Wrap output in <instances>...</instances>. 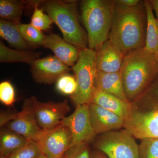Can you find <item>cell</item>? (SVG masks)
I'll use <instances>...</instances> for the list:
<instances>
[{
    "instance_id": "obj_1",
    "label": "cell",
    "mask_w": 158,
    "mask_h": 158,
    "mask_svg": "<svg viewBox=\"0 0 158 158\" xmlns=\"http://www.w3.org/2000/svg\"><path fill=\"white\" fill-rule=\"evenodd\" d=\"M147 13L144 1L134 7L122 6L115 1L109 40L126 56L144 48L147 30Z\"/></svg>"
},
{
    "instance_id": "obj_2",
    "label": "cell",
    "mask_w": 158,
    "mask_h": 158,
    "mask_svg": "<svg viewBox=\"0 0 158 158\" xmlns=\"http://www.w3.org/2000/svg\"><path fill=\"white\" fill-rule=\"evenodd\" d=\"M120 72L126 98L132 102L158 74L155 54L144 48L128 54L125 56Z\"/></svg>"
},
{
    "instance_id": "obj_3",
    "label": "cell",
    "mask_w": 158,
    "mask_h": 158,
    "mask_svg": "<svg viewBox=\"0 0 158 158\" xmlns=\"http://www.w3.org/2000/svg\"><path fill=\"white\" fill-rule=\"evenodd\" d=\"M115 1L86 0L82 2L81 17L87 32L89 48L98 51L109 40Z\"/></svg>"
},
{
    "instance_id": "obj_4",
    "label": "cell",
    "mask_w": 158,
    "mask_h": 158,
    "mask_svg": "<svg viewBox=\"0 0 158 158\" xmlns=\"http://www.w3.org/2000/svg\"><path fill=\"white\" fill-rule=\"evenodd\" d=\"M42 9L58 26L63 39L80 50L87 48L88 35L79 22L76 1H43Z\"/></svg>"
},
{
    "instance_id": "obj_5",
    "label": "cell",
    "mask_w": 158,
    "mask_h": 158,
    "mask_svg": "<svg viewBox=\"0 0 158 158\" xmlns=\"http://www.w3.org/2000/svg\"><path fill=\"white\" fill-rule=\"evenodd\" d=\"M96 56V51L93 50L89 48L80 50L78 59L72 67L77 88L71 98L76 106L91 102L98 72Z\"/></svg>"
},
{
    "instance_id": "obj_6",
    "label": "cell",
    "mask_w": 158,
    "mask_h": 158,
    "mask_svg": "<svg viewBox=\"0 0 158 158\" xmlns=\"http://www.w3.org/2000/svg\"><path fill=\"white\" fill-rule=\"evenodd\" d=\"M126 129L102 134L94 147L108 158H138L139 145Z\"/></svg>"
},
{
    "instance_id": "obj_7",
    "label": "cell",
    "mask_w": 158,
    "mask_h": 158,
    "mask_svg": "<svg viewBox=\"0 0 158 158\" xmlns=\"http://www.w3.org/2000/svg\"><path fill=\"white\" fill-rule=\"evenodd\" d=\"M36 142L43 154L49 158H61L71 147V133L62 123L51 129L43 131Z\"/></svg>"
},
{
    "instance_id": "obj_8",
    "label": "cell",
    "mask_w": 158,
    "mask_h": 158,
    "mask_svg": "<svg viewBox=\"0 0 158 158\" xmlns=\"http://www.w3.org/2000/svg\"><path fill=\"white\" fill-rule=\"evenodd\" d=\"M62 123L69 128L71 133V147L88 144L97 135L90 122L88 104L77 105L73 113L66 116Z\"/></svg>"
},
{
    "instance_id": "obj_9",
    "label": "cell",
    "mask_w": 158,
    "mask_h": 158,
    "mask_svg": "<svg viewBox=\"0 0 158 158\" xmlns=\"http://www.w3.org/2000/svg\"><path fill=\"white\" fill-rule=\"evenodd\" d=\"M123 127L135 138H158V113L138 110L131 106Z\"/></svg>"
},
{
    "instance_id": "obj_10",
    "label": "cell",
    "mask_w": 158,
    "mask_h": 158,
    "mask_svg": "<svg viewBox=\"0 0 158 158\" xmlns=\"http://www.w3.org/2000/svg\"><path fill=\"white\" fill-rule=\"evenodd\" d=\"M36 119L41 129L47 131L61 124L70 111L67 100L62 102H40L35 97H31Z\"/></svg>"
},
{
    "instance_id": "obj_11",
    "label": "cell",
    "mask_w": 158,
    "mask_h": 158,
    "mask_svg": "<svg viewBox=\"0 0 158 158\" xmlns=\"http://www.w3.org/2000/svg\"><path fill=\"white\" fill-rule=\"evenodd\" d=\"M6 128L29 140L37 141L43 130L39 126L34 113L31 97L26 99L16 118L6 125Z\"/></svg>"
},
{
    "instance_id": "obj_12",
    "label": "cell",
    "mask_w": 158,
    "mask_h": 158,
    "mask_svg": "<svg viewBox=\"0 0 158 158\" xmlns=\"http://www.w3.org/2000/svg\"><path fill=\"white\" fill-rule=\"evenodd\" d=\"M31 65V72L34 80L40 84H51L65 74L70 68L56 56H49L35 60Z\"/></svg>"
},
{
    "instance_id": "obj_13",
    "label": "cell",
    "mask_w": 158,
    "mask_h": 158,
    "mask_svg": "<svg viewBox=\"0 0 158 158\" xmlns=\"http://www.w3.org/2000/svg\"><path fill=\"white\" fill-rule=\"evenodd\" d=\"M88 106L90 122L96 135L123 127L124 119L116 113L93 103H90Z\"/></svg>"
},
{
    "instance_id": "obj_14",
    "label": "cell",
    "mask_w": 158,
    "mask_h": 158,
    "mask_svg": "<svg viewBox=\"0 0 158 158\" xmlns=\"http://www.w3.org/2000/svg\"><path fill=\"white\" fill-rule=\"evenodd\" d=\"M43 46L52 51L55 56L69 67H73L78 59L80 50L58 34L45 35Z\"/></svg>"
},
{
    "instance_id": "obj_15",
    "label": "cell",
    "mask_w": 158,
    "mask_h": 158,
    "mask_svg": "<svg viewBox=\"0 0 158 158\" xmlns=\"http://www.w3.org/2000/svg\"><path fill=\"white\" fill-rule=\"evenodd\" d=\"M96 52L98 71L105 73L120 71L125 56L114 44L108 40Z\"/></svg>"
},
{
    "instance_id": "obj_16",
    "label": "cell",
    "mask_w": 158,
    "mask_h": 158,
    "mask_svg": "<svg viewBox=\"0 0 158 158\" xmlns=\"http://www.w3.org/2000/svg\"><path fill=\"white\" fill-rule=\"evenodd\" d=\"M90 103L116 113L124 119L127 117L131 108L129 102L96 89L94 91Z\"/></svg>"
},
{
    "instance_id": "obj_17",
    "label": "cell",
    "mask_w": 158,
    "mask_h": 158,
    "mask_svg": "<svg viewBox=\"0 0 158 158\" xmlns=\"http://www.w3.org/2000/svg\"><path fill=\"white\" fill-rule=\"evenodd\" d=\"M94 87L95 89L128 102L125 94L120 71L116 73L98 71Z\"/></svg>"
},
{
    "instance_id": "obj_18",
    "label": "cell",
    "mask_w": 158,
    "mask_h": 158,
    "mask_svg": "<svg viewBox=\"0 0 158 158\" xmlns=\"http://www.w3.org/2000/svg\"><path fill=\"white\" fill-rule=\"evenodd\" d=\"M0 36L16 49L27 51L33 48L23 38L17 24L9 21L0 20Z\"/></svg>"
},
{
    "instance_id": "obj_19",
    "label": "cell",
    "mask_w": 158,
    "mask_h": 158,
    "mask_svg": "<svg viewBox=\"0 0 158 158\" xmlns=\"http://www.w3.org/2000/svg\"><path fill=\"white\" fill-rule=\"evenodd\" d=\"M29 141L18 133L7 128L2 127L0 133V156L8 157Z\"/></svg>"
},
{
    "instance_id": "obj_20",
    "label": "cell",
    "mask_w": 158,
    "mask_h": 158,
    "mask_svg": "<svg viewBox=\"0 0 158 158\" xmlns=\"http://www.w3.org/2000/svg\"><path fill=\"white\" fill-rule=\"evenodd\" d=\"M147 13V30L144 49L155 54L158 50V19L155 16L149 1H144Z\"/></svg>"
},
{
    "instance_id": "obj_21",
    "label": "cell",
    "mask_w": 158,
    "mask_h": 158,
    "mask_svg": "<svg viewBox=\"0 0 158 158\" xmlns=\"http://www.w3.org/2000/svg\"><path fill=\"white\" fill-rule=\"evenodd\" d=\"M131 103L134 106L146 107L144 110L158 113V74L143 93Z\"/></svg>"
},
{
    "instance_id": "obj_22",
    "label": "cell",
    "mask_w": 158,
    "mask_h": 158,
    "mask_svg": "<svg viewBox=\"0 0 158 158\" xmlns=\"http://www.w3.org/2000/svg\"><path fill=\"white\" fill-rule=\"evenodd\" d=\"M39 54L30 50L23 51L8 48L0 42L1 62H24L31 65L38 59Z\"/></svg>"
},
{
    "instance_id": "obj_23",
    "label": "cell",
    "mask_w": 158,
    "mask_h": 158,
    "mask_svg": "<svg viewBox=\"0 0 158 158\" xmlns=\"http://www.w3.org/2000/svg\"><path fill=\"white\" fill-rule=\"evenodd\" d=\"M30 6L28 2L17 0H1L0 16L2 19L15 24L20 23L24 9Z\"/></svg>"
},
{
    "instance_id": "obj_24",
    "label": "cell",
    "mask_w": 158,
    "mask_h": 158,
    "mask_svg": "<svg viewBox=\"0 0 158 158\" xmlns=\"http://www.w3.org/2000/svg\"><path fill=\"white\" fill-rule=\"evenodd\" d=\"M18 28L23 38L32 47L43 45L45 35L42 31L34 27L31 24H17Z\"/></svg>"
},
{
    "instance_id": "obj_25",
    "label": "cell",
    "mask_w": 158,
    "mask_h": 158,
    "mask_svg": "<svg viewBox=\"0 0 158 158\" xmlns=\"http://www.w3.org/2000/svg\"><path fill=\"white\" fill-rule=\"evenodd\" d=\"M41 1H33V6L34 11L31 17L30 24L34 27L40 31H45L50 28L51 25L53 23L50 17L44 12V10L38 7Z\"/></svg>"
},
{
    "instance_id": "obj_26",
    "label": "cell",
    "mask_w": 158,
    "mask_h": 158,
    "mask_svg": "<svg viewBox=\"0 0 158 158\" xmlns=\"http://www.w3.org/2000/svg\"><path fill=\"white\" fill-rule=\"evenodd\" d=\"M41 154L37 142L29 140L25 145L12 152L8 158H38Z\"/></svg>"
},
{
    "instance_id": "obj_27",
    "label": "cell",
    "mask_w": 158,
    "mask_h": 158,
    "mask_svg": "<svg viewBox=\"0 0 158 158\" xmlns=\"http://www.w3.org/2000/svg\"><path fill=\"white\" fill-rule=\"evenodd\" d=\"M138 158H158V138L141 140Z\"/></svg>"
},
{
    "instance_id": "obj_28",
    "label": "cell",
    "mask_w": 158,
    "mask_h": 158,
    "mask_svg": "<svg viewBox=\"0 0 158 158\" xmlns=\"http://www.w3.org/2000/svg\"><path fill=\"white\" fill-rule=\"evenodd\" d=\"M77 85L75 77L68 73L60 77L56 82V88L59 93L66 95H73L76 91Z\"/></svg>"
},
{
    "instance_id": "obj_29",
    "label": "cell",
    "mask_w": 158,
    "mask_h": 158,
    "mask_svg": "<svg viewBox=\"0 0 158 158\" xmlns=\"http://www.w3.org/2000/svg\"><path fill=\"white\" fill-rule=\"evenodd\" d=\"M15 90L9 81H4L0 84V100L3 104L11 106L15 102Z\"/></svg>"
},
{
    "instance_id": "obj_30",
    "label": "cell",
    "mask_w": 158,
    "mask_h": 158,
    "mask_svg": "<svg viewBox=\"0 0 158 158\" xmlns=\"http://www.w3.org/2000/svg\"><path fill=\"white\" fill-rule=\"evenodd\" d=\"M61 158H91L88 144H82L70 148Z\"/></svg>"
},
{
    "instance_id": "obj_31",
    "label": "cell",
    "mask_w": 158,
    "mask_h": 158,
    "mask_svg": "<svg viewBox=\"0 0 158 158\" xmlns=\"http://www.w3.org/2000/svg\"><path fill=\"white\" fill-rule=\"evenodd\" d=\"M17 113H9V112H1V116H0V126L1 127L6 125L7 123H9L14 120L16 118L17 116Z\"/></svg>"
},
{
    "instance_id": "obj_32",
    "label": "cell",
    "mask_w": 158,
    "mask_h": 158,
    "mask_svg": "<svg viewBox=\"0 0 158 158\" xmlns=\"http://www.w3.org/2000/svg\"><path fill=\"white\" fill-rule=\"evenodd\" d=\"M117 3L122 6L128 7H134L138 5L140 1L139 0H117Z\"/></svg>"
},
{
    "instance_id": "obj_33",
    "label": "cell",
    "mask_w": 158,
    "mask_h": 158,
    "mask_svg": "<svg viewBox=\"0 0 158 158\" xmlns=\"http://www.w3.org/2000/svg\"><path fill=\"white\" fill-rule=\"evenodd\" d=\"M153 10L155 12L156 18L158 19V0H150Z\"/></svg>"
},
{
    "instance_id": "obj_34",
    "label": "cell",
    "mask_w": 158,
    "mask_h": 158,
    "mask_svg": "<svg viewBox=\"0 0 158 158\" xmlns=\"http://www.w3.org/2000/svg\"><path fill=\"white\" fill-rule=\"evenodd\" d=\"M91 158H108L99 152H95L91 154Z\"/></svg>"
},
{
    "instance_id": "obj_35",
    "label": "cell",
    "mask_w": 158,
    "mask_h": 158,
    "mask_svg": "<svg viewBox=\"0 0 158 158\" xmlns=\"http://www.w3.org/2000/svg\"><path fill=\"white\" fill-rule=\"evenodd\" d=\"M155 56L156 59V61L158 64V50L156 52V54H155Z\"/></svg>"
},
{
    "instance_id": "obj_36",
    "label": "cell",
    "mask_w": 158,
    "mask_h": 158,
    "mask_svg": "<svg viewBox=\"0 0 158 158\" xmlns=\"http://www.w3.org/2000/svg\"><path fill=\"white\" fill-rule=\"evenodd\" d=\"M38 158H49L47 156H46L44 155L43 154H41V155L39 157H38Z\"/></svg>"
}]
</instances>
